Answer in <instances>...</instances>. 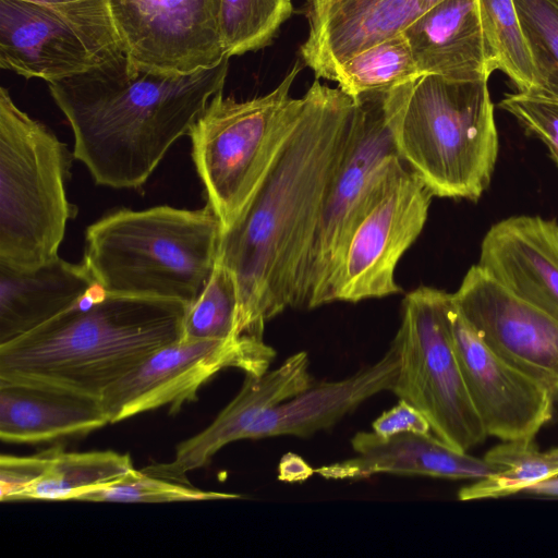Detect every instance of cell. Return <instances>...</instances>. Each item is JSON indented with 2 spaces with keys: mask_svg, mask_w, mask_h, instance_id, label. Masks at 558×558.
<instances>
[{
  "mask_svg": "<svg viewBox=\"0 0 558 558\" xmlns=\"http://www.w3.org/2000/svg\"><path fill=\"white\" fill-rule=\"evenodd\" d=\"M303 99L270 170L221 235L218 258L238 287V337L263 339L265 323L292 306L327 190L351 140V97L316 78Z\"/></svg>",
  "mask_w": 558,
  "mask_h": 558,
  "instance_id": "obj_1",
  "label": "cell"
},
{
  "mask_svg": "<svg viewBox=\"0 0 558 558\" xmlns=\"http://www.w3.org/2000/svg\"><path fill=\"white\" fill-rule=\"evenodd\" d=\"M228 68L225 58L211 69L168 75L137 69L122 53L48 87L72 129L74 158L95 183L138 189L222 90Z\"/></svg>",
  "mask_w": 558,
  "mask_h": 558,
  "instance_id": "obj_2",
  "label": "cell"
},
{
  "mask_svg": "<svg viewBox=\"0 0 558 558\" xmlns=\"http://www.w3.org/2000/svg\"><path fill=\"white\" fill-rule=\"evenodd\" d=\"M187 304L107 293L98 284L33 330L0 343V380L101 398L158 349L181 338Z\"/></svg>",
  "mask_w": 558,
  "mask_h": 558,
  "instance_id": "obj_3",
  "label": "cell"
},
{
  "mask_svg": "<svg viewBox=\"0 0 558 558\" xmlns=\"http://www.w3.org/2000/svg\"><path fill=\"white\" fill-rule=\"evenodd\" d=\"M488 80L425 74L385 94V117L399 158L433 196L477 201L498 156Z\"/></svg>",
  "mask_w": 558,
  "mask_h": 558,
  "instance_id": "obj_4",
  "label": "cell"
},
{
  "mask_svg": "<svg viewBox=\"0 0 558 558\" xmlns=\"http://www.w3.org/2000/svg\"><path fill=\"white\" fill-rule=\"evenodd\" d=\"M222 225L206 204L119 208L89 225L83 262L107 293L192 304L219 256Z\"/></svg>",
  "mask_w": 558,
  "mask_h": 558,
  "instance_id": "obj_5",
  "label": "cell"
},
{
  "mask_svg": "<svg viewBox=\"0 0 558 558\" xmlns=\"http://www.w3.org/2000/svg\"><path fill=\"white\" fill-rule=\"evenodd\" d=\"M74 155L52 130L21 110L0 88V265L35 269L59 256Z\"/></svg>",
  "mask_w": 558,
  "mask_h": 558,
  "instance_id": "obj_6",
  "label": "cell"
},
{
  "mask_svg": "<svg viewBox=\"0 0 558 558\" xmlns=\"http://www.w3.org/2000/svg\"><path fill=\"white\" fill-rule=\"evenodd\" d=\"M296 62L270 93L238 101L222 90L192 125V158L222 232L241 217L296 125L304 99L290 97Z\"/></svg>",
  "mask_w": 558,
  "mask_h": 558,
  "instance_id": "obj_7",
  "label": "cell"
},
{
  "mask_svg": "<svg viewBox=\"0 0 558 558\" xmlns=\"http://www.w3.org/2000/svg\"><path fill=\"white\" fill-rule=\"evenodd\" d=\"M386 92L353 99L352 135L327 190L302 264L292 307L332 302L351 235L375 198L390 165L399 158L385 117Z\"/></svg>",
  "mask_w": 558,
  "mask_h": 558,
  "instance_id": "obj_8",
  "label": "cell"
},
{
  "mask_svg": "<svg viewBox=\"0 0 558 558\" xmlns=\"http://www.w3.org/2000/svg\"><path fill=\"white\" fill-rule=\"evenodd\" d=\"M452 293L421 286L402 304L393 339L399 371L392 392L424 414L434 435L461 451L487 437L468 392L454 351Z\"/></svg>",
  "mask_w": 558,
  "mask_h": 558,
  "instance_id": "obj_9",
  "label": "cell"
},
{
  "mask_svg": "<svg viewBox=\"0 0 558 558\" xmlns=\"http://www.w3.org/2000/svg\"><path fill=\"white\" fill-rule=\"evenodd\" d=\"M276 351L250 336L223 340H182L169 343L141 362L102 393L109 423H117L162 407L175 414L197 400L202 386L225 368L245 375L265 374Z\"/></svg>",
  "mask_w": 558,
  "mask_h": 558,
  "instance_id": "obj_10",
  "label": "cell"
},
{
  "mask_svg": "<svg viewBox=\"0 0 558 558\" xmlns=\"http://www.w3.org/2000/svg\"><path fill=\"white\" fill-rule=\"evenodd\" d=\"M432 197L423 181L396 158L351 235L332 301L359 302L401 291L395 269L421 233Z\"/></svg>",
  "mask_w": 558,
  "mask_h": 558,
  "instance_id": "obj_11",
  "label": "cell"
},
{
  "mask_svg": "<svg viewBox=\"0 0 558 558\" xmlns=\"http://www.w3.org/2000/svg\"><path fill=\"white\" fill-rule=\"evenodd\" d=\"M220 4L221 0H110L128 61L168 75L211 69L227 58Z\"/></svg>",
  "mask_w": 558,
  "mask_h": 558,
  "instance_id": "obj_12",
  "label": "cell"
},
{
  "mask_svg": "<svg viewBox=\"0 0 558 558\" xmlns=\"http://www.w3.org/2000/svg\"><path fill=\"white\" fill-rule=\"evenodd\" d=\"M452 299L497 355L548 391L558 414V320L512 293L478 265L469 269Z\"/></svg>",
  "mask_w": 558,
  "mask_h": 558,
  "instance_id": "obj_13",
  "label": "cell"
},
{
  "mask_svg": "<svg viewBox=\"0 0 558 558\" xmlns=\"http://www.w3.org/2000/svg\"><path fill=\"white\" fill-rule=\"evenodd\" d=\"M451 337L462 376L487 436L531 439L554 416L548 391L497 355L456 306Z\"/></svg>",
  "mask_w": 558,
  "mask_h": 558,
  "instance_id": "obj_14",
  "label": "cell"
},
{
  "mask_svg": "<svg viewBox=\"0 0 558 558\" xmlns=\"http://www.w3.org/2000/svg\"><path fill=\"white\" fill-rule=\"evenodd\" d=\"M442 0H307V38L300 52L316 78L332 81L355 53L402 34Z\"/></svg>",
  "mask_w": 558,
  "mask_h": 558,
  "instance_id": "obj_15",
  "label": "cell"
},
{
  "mask_svg": "<svg viewBox=\"0 0 558 558\" xmlns=\"http://www.w3.org/2000/svg\"><path fill=\"white\" fill-rule=\"evenodd\" d=\"M313 385L310 359L298 352L260 376L245 375L239 393L202 432L180 442L169 462L151 463L142 471L160 478L190 484L187 473L204 468L225 446L245 434L268 409Z\"/></svg>",
  "mask_w": 558,
  "mask_h": 558,
  "instance_id": "obj_16",
  "label": "cell"
},
{
  "mask_svg": "<svg viewBox=\"0 0 558 558\" xmlns=\"http://www.w3.org/2000/svg\"><path fill=\"white\" fill-rule=\"evenodd\" d=\"M108 61L51 10L24 0H0V66L48 83Z\"/></svg>",
  "mask_w": 558,
  "mask_h": 558,
  "instance_id": "obj_17",
  "label": "cell"
},
{
  "mask_svg": "<svg viewBox=\"0 0 558 558\" xmlns=\"http://www.w3.org/2000/svg\"><path fill=\"white\" fill-rule=\"evenodd\" d=\"M557 223L513 216L486 232L478 266L512 293L558 320Z\"/></svg>",
  "mask_w": 558,
  "mask_h": 558,
  "instance_id": "obj_18",
  "label": "cell"
},
{
  "mask_svg": "<svg viewBox=\"0 0 558 558\" xmlns=\"http://www.w3.org/2000/svg\"><path fill=\"white\" fill-rule=\"evenodd\" d=\"M355 456L315 469L326 480H361L376 474L421 475L448 480H480L497 470L448 445L429 433H402L383 437L356 433L351 439Z\"/></svg>",
  "mask_w": 558,
  "mask_h": 558,
  "instance_id": "obj_19",
  "label": "cell"
},
{
  "mask_svg": "<svg viewBox=\"0 0 558 558\" xmlns=\"http://www.w3.org/2000/svg\"><path fill=\"white\" fill-rule=\"evenodd\" d=\"M399 371V353L391 342L375 363L335 381L313 384L291 399L265 411L244 439L275 436L307 437L327 429L367 399L392 390Z\"/></svg>",
  "mask_w": 558,
  "mask_h": 558,
  "instance_id": "obj_20",
  "label": "cell"
},
{
  "mask_svg": "<svg viewBox=\"0 0 558 558\" xmlns=\"http://www.w3.org/2000/svg\"><path fill=\"white\" fill-rule=\"evenodd\" d=\"M402 34L422 75L475 81L497 70L477 0H442Z\"/></svg>",
  "mask_w": 558,
  "mask_h": 558,
  "instance_id": "obj_21",
  "label": "cell"
},
{
  "mask_svg": "<svg viewBox=\"0 0 558 558\" xmlns=\"http://www.w3.org/2000/svg\"><path fill=\"white\" fill-rule=\"evenodd\" d=\"M107 424L99 398L56 386L0 380V438L4 442H51Z\"/></svg>",
  "mask_w": 558,
  "mask_h": 558,
  "instance_id": "obj_22",
  "label": "cell"
},
{
  "mask_svg": "<svg viewBox=\"0 0 558 558\" xmlns=\"http://www.w3.org/2000/svg\"><path fill=\"white\" fill-rule=\"evenodd\" d=\"M95 286L83 260L75 264L58 256L31 270L0 265V343L66 311Z\"/></svg>",
  "mask_w": 558,
  "mask_h": 558,
  "instance_id": "obj_23",
  "label": "cell"
},
{
  "mask_svg": "<svg viewBox=\"0 0 558 558\" xmlns=\"http://www.w3.org/2000/svg\"><path fill=\"white\" fill-rule=\"evenodd\" d=\"M135 470L129 453L111 450L66 452L57 446L43 476L22 492L21 500H76Z\"/></svg>",
  "mask_w": 558,
  "mask_h": 558,
  "instance_id": "obj_24",
  "label": "cell"
},
{
  "mask_svg": "<svg viewBox=\"0 0 558 558\" xmlns=\"http://www.w3.org/2000/svg\"><path fill=\"white\" fill-rule=\"evenodd\" d=\"M484 459L497 471L462 487L458 492L460 500L508 497L558 476V446L541 450L534 438L502 440Z\"/></svg>",
  "mask_w": 558,
  "mask_h": 558,
  "instance_id": "obj_25",
  "label": "cell"
},
{
  "mask_svg": "<svg viewBox=\"0 0 558 558\" xmlns=\"http://www.w3.org/2000/svg\"><path fill=\"white\" fill-rule=\"evenodd\" d=\"M421 76L411 47L400 34L349 58L338 66L332 81L355 99L364 94L390 90Z\"/></svg>",
  "mask_w": 558,
  "mask_h": 558,
  "instance_id": "obj_26",
  "label": "cell"
},
{
  "mask_svg": "<svg viewBox=\"0 0 558 558\" xmlns=\"http://www.w3.org/2000/svg\"><path fill=\"white\" fill-rule=\"evenodd\" d=\"M477 3L497 70L508 76L517 92L536 94L535 69L513 0H477Z\"/></svg>",
  "mask_w": 558,
  "mask_h": 558,
  "instance_id": "obj_27",
  "label": "cell"
},
{
  "mask_svg": "<svg viewBox=\"0 0 558 558\" xmlns=\"http://www.w3.org/2000/svg\"><path fill=\"white\" fill-rule=\"evenodd\" d=\"M292 11V0H221L219 29L225 56L264 48Z\"/></svg>",
  "mask_w": 558,
  "mask_h": 558,
  "instance_id": "obj_28",
  "label": "cell"
},
{
  "mask_svg": "<svg viewBox=\"0 0 558 558\" xmlns=\"http://www.w3.org/2000/svg\"><path fill=\"white\" fill-rule=\"evenodd\" d=\"M238 287L232 272L218 258L206 286L187 306L182 324V340H223L234 333Z\"/></svg>",
  "mask_w": 558,
  "mask_h": 558,
  "instance_id": "obj_29",
  "label": "cell"
},
{
  "mask_svg": "<svg viewBox=\"0 0 558 558\" xmlns=\"http://www.w3.org/2000/svg\"><path fill=\"white\" fill-rule=\"evenodd\" d=\"M534 64L537 93L558 99V0H513Z\"/></svg>",
  "mask_w": 558,
  "mask_h": 558,
  "instance_id": "obj_30",
  "label": "cell"
},
{
  "mask_svg": "<svg viewBox=\"0 0 558 558\" xmlns=\"http://www.w3.org/2000/svg\"><path fill=\"white\" fill-rule=\"evenodd\" d=\"M241 498L238 494L203 490L191 484L178 483L133 470L121 480L82 494L76 500L93 502H177Z\"/></svg>",
  "mask_w": 558,
  "mask_h": 558,
  "instance_id": "obj_31",
  "label": "cell"
},
{
  "mask_svg": "<svg viewBox=\"0 0 558 558\" xmlns=\"http://www.w3.org/2000/svg\"><path fill=\"white\" fill-rule=\"evenodd\" d=\"M47 8L63 19L104 59L123 52L110 0H24Z\"/></svg>",
  "mask_w": 558,
  "mask_h": 558,
  "instance_id": "obj_32",
  "label": "cell"
},
{
  "mask_svg": "<svg viewBox=\"0 0 558 558\" xmlns=\"http://www.w3.org/2000/svg\"><path fill=\"white\" fill-rule=\"evenodd\" d=\"M499 107L538 137L558 166V99L515 92L506 94Z\"/></svg>",
  "mask_w": 558,
  "mask_h": 558,
  "instance_id": "obj_33",
  "label": "cell"
},
{
  "mask_svg": "<svg viewBox=\"0 0 558 558\" xmlns=\"http://www.w3.org/2000/svg\"><path fill=\"white\" fill-rule=\"evenodd\" d=\"M56 447L39 453L17 457L1 454L0 458V500L16 501L19 495L37 482L46 472Z\"/></svg>",
  "mask_w": 558,
  "mask_h": 558,
  "instance_id": "obj_34",
  "label": "cell"
},
{
  "mask_svg": "<svg viewBox=\"0 0 558 558\" xmlns=\"http://www.w3.org/2000/svg\"><path fill=\"white\" fill-rule=\"evenodd\" d=\"M373 432L383 437L402 433H429L430 425L422 412L409 402L399 399L391 409L385 411L372 424Z\"/></svg>",
  "mask_w": 558,
  "mask_h": 558,
  "instance_id": "obj_35",
  "label": "cell"
},
{
  "mask_svg": "<svg viewBox=\"0 0 558 558\" xmlns=\"http://www.w3.org/2000/svg\"><path fill=\"white\" fill-rule=\"evenodd\" d=\"M314 472V469L301 457L295 453H287L280 460L278 477L283 482H302L307 480Z\"/></svg>",
  "mask_w": 558,
  "mask_h": 558,
  "instance_id": "obj_36",
  "label": "cell"
},
{
  "mask_svg": "<svg viewBox=\"0 0 558 558\" xmlns=\"http://www.w3.org/2000/svg\"><path fill=\"white\" fill-rule=\"evenodd\" d=\"M522 493L547 498H558V476L532 485Z\"/></svg>",
  "mask_w": 558,
  "mask_h": 558,
  "instance_id": "obj_37",
  "label": "cell"
},
{
  "mask_svg": "<svg viewBox=\"0 0 558 558\" xmlns=\"http://www.w3.org/2000/svg\"><path fill=\"white\" fill-rule=\"evenodd\" d=\"M556 233H557V236H558V225L556 226Z\"/></svg>",
  "mask_w": 558,
  "mask_h": 558,
  "instance_id": "obj_38",
  "label": "cell"
}]
</instances>
